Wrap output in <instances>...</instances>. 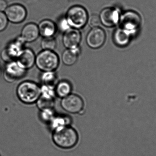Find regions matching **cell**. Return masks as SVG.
Instances as JSON below:
<instances>
[{"label": "cell", "instance_id": "cell-1", "mask_svg": "<svg viewBox=\"0 0 156 156\" xmlns=\"http://www.w3.org/2000/svg\"><path fill=\"white\" fill-rule=\"evenodd\" d=\"M52 139L58 148L68 150L76 146L80 136L77 130L70 125L52 132Z\"/></svg>", "mask_w": 156, "mask_h": 156}, {"label": "cell", "instance_id": "cell-2", "mask_svg": "<svg viewBox=\"0 0 156 156\" xmlns=\"http://www.w3.org/2000/svg\"><path fill=\"white\" fill-rule=\"evenodd\" d=\"M41 94V87L35 82L29 81L21 82L16 89L17 97L24 104L36 103Z\"/></svg>", "mask_w": 156, "mask_h": 156}, {"label": "cell", "instance_id": "cell-3", "mask_svg": "<svg viewBox=\"0 0 156 156\" xmlns=\"http://www.w3.org/2000/svg\"><path fill=\"white\" fill-rule=\"evenodd\" d=\"M59 60L56 53L52 50H43L36 56L37 67L43 72L55 71L59 65Z\"/></svg>", "mask_w": 156, "mask_h": 156}, {"label": "cell", "instance_id": "cell-4", "mask_svg": "<svg viewBox=\"0 0 156 156\" xmlns=\"http://www.w3.org/2000/svg\"><path fill=\"white\" fill-rule=\"evenodd\" d=\"M88 17V13L84 7L76 5L69 9L66 18L70 27L79 29L85 26Z\"/></svg>", "mask_w": 156, "mask_h": 156}, {"label": "cell", "instance_id": "cell-5", "mask_svg": "<svg viewBox=\"0 0 156 156\" xmlns=\"http://www.w3.org/2000/svg\"><path fill=\"white\" fill-rule=\"evenodd\" d=\"M60 105L64 111L70 114H81L85 108V103L82 97L72 93L62 99Z\"/></svg>", "mask_w": 156, "mask_h": 156}, {"label": "cell", "instance_id": "cell-6", "mask_svg": "<svg viewBox=\"0 0 156 156\" xmlns=\"http://www.w3.org/2000/svg\"><path fill=\"white\" fill-rule=\"evenodd\" d=\"M25 43V42L20 36L9 43L1 54L3 61L7 63L16 60L17 57L24 49Z\"/></svg>", "mask_w": 156, "mask_h": 156}, {"label": "cell", "instance_id": "cell-7", "mask_svg": "<svg viewBox=\"0 0 156 156\" xmlns=\"http://www.w3.org/2000/svg\"><path fill=\"white\" fill-rule=\"evenodd\" d=\"M27 70L22 67L16 60L7 62L4 71V78L7 82L12 83L23 78Z\"/></svg>", "mask_w": 156, "mask_h": 156}, {"label": "cell", "instance_id": "cell-8", "mask_svg": "<svg viewBox=\"0 0 156 156\" xmlns=\"http://www.w3.org/2000/svg\"><path fill=\"white\" fill-rule=\"evenodd\" d=\"M4 13L8 21L15 24H20L23 22L27 15L25 7L18 3L8 5Z\"/></svg>", "mask_w": 156, "mask_h": 156}, {"label": "cell", "instance_id": "cell-9", "mask_svg": "<svg viewBox=\"0 0 156 156\" xmlns=\"http://www.w3.org/2000/svg\"><path fill=\"white\" fill-rule=\"evenodd\" d=\"M106 34L102 28L96 27L92 28L87 34L86 42L89 47L97 49L102 46L105 42Z\"/></svg>", "mask_w": 156, "mask_h": 156}, {"label": "cell", "instance_id": "cell-10", "mask_svg": "<svg viewBox=\"0 0 156 156\" xmlns=\"http://www.w3.org/2000/svg\"><path fill=\"white\" fill-rule=\"evenodd\" d=\"M99 16L101 24L107 27L115 26L119 20L118 11L112 7H107L103 9Z\"/></svg>", "mask_w": 156, "mask_h": 156}, {"label": "cell", "instance_id": "cell-11", "mask_svg": "<svg viewBox=\"0 0 156 156\" xmlns=\"http://www.w3.org/2000/svg\"><path fill=\"white\" fill-rule=\"evenodd\" d=\"M81 40V35L79 30L71 28L64 32L63 43L67 49H75L79 47Z\"/></svg>", "mask_w": 156, "mask_h": 156}, {"label": "cell", "instance_id": "cell-12", "mask_svg": "<svg viewBox=\"0 0 156 156\" xmlns=\"http://www.w3.org/2000/svg\"><path fill=\"white\" fill-rule=\"evenodd\" d=\"M35 59L34 53L32 49L24 48L17 57L16 60L22 67L27 70L34 65Z\"/></svg>", "mask_w": 156, "mask_h": 156}, {"label": "cell", "instance_id": "cell-13", "mask_svg": "<svg viewBox=\"0 0 156 156\" xmlns=\"http://www.w3.org/2000/svg\"><path fill=\"white\" fill-rule=\"evenodd\" d=\"M121 25L122 28L127 31L136 28L140 24V17L134 12H126L121 18Z\"/></svg>", "mask_w": 156, "mask_h": 156}, {"label": "cell", "instance_id": "cell-14", "mask_svg": "<svg viewBox=\"0 0 156 156\" xmlns=\"http://www.w3.org/2000/svg\"><path fill=\"white\" fill-rule=\"evenodd\" d=\"M38 26L34 23H28L23 27L20 37L25 43L34 42L39 35Z\"/></svg>", "mask_w": 156, "mask_h": 156}, {"label": "cell", "instance_id": "cell-15", "mask_svg": "<svg viewBox=\"0 0 156 156\" xmlns=\"http://www.w3.org/2000/svg\"><path fill=\"white\" fill-rule=\"evenodd\" d=\"M72 121V118L69 115L56 114L48 125L52 132H54L66 126H70Z\"/></svg>", "mask_w": 156, "mask_h": 156}, {"label": "cell", "instance_id": "cell-16", "mask_svg": "<svg viewBox=\"0 0 156 156\" xmlns=\"http://www.w3.org/2000/svg\"><path fill=\"white\" fill-rule=\"evenodd\" d=\"M37 26L39 34L44 38L54 36L57 30L56 25L53 21L48 19L43 20Z\"/></svg>", "mask_w": 156, "mask_h": 156}, {"label": "cell", "instance_id": "cell-17", "mask_svg": "<svg viewBox=\"0 0 156 156\" xmlns=\"http://www.w3.org/2000/svg\"><path fill=\"white\" fill-rule=\"evenodd\" d=\"M80 53L79 47L75 49H67L62 54V61L66 66H72L77 61Z\"/></svg>", "mask_w": 156, "mask_h": 156}, {"label": "cell", "instance_id": "cell-18", "mask_svg": "<svg viewBox=\"0 0 156 156\" xmlns=\"http://www.w3.org/2000/svg\"><path fill=\"white\" fill-rule=\"evenodd\" d=\"M55 89L56 96L63 99L71 94L72 87L69 82L62 80L56 84Z\"/></svg>", "mask_w": 156, "mask_h": 156}, {"label": "cell", "instance_id": "cell-19", "mask_svg": "<svg viewBox=\"0 0 156 156\" xmlns=\"http://www.w3.org/2000/svg\"><path fill=\"white\" fill-rule=\"evenodd\" d=\"M127 31L122 28H119L115 32L114 40L116 45L120 46L127 45L129 39Z\"/></svg>", "mask_w": 156, "mask_h": 156}, {"label": "cell", "instance_id": "cell-20", "mask_svg": "<svg viewBox=\"0 0 156 156\" xmlns=\"http://www.w3.org/2000/svg\"><path fill=\"white\" fill-rule=\"evenodd\" d=\"M56 114L54 108H46L40 110L39 117L42 122L49 124Z\"/></svg>", "mask_w": 156, "mask_h": 156}, {"label": "cell", "instance_id": "cell-21", "mask_svg": "<svg viewBox=\"0 0 156 156\" xmlns=\"http://www.w3.org/2000/svg\"><path fill=\"white\" fill-rule=\"evenodd\" d=\"M57 75L55 71L43 72L41 80L43 85L55 86L57 82Z\"/></svg>", "mask_w": 156, "mask_h": 156}, {"label": "cell", "instance_id": "cell-22", "mask_svg": "<svg viewBox=\"0 0 156 156\" xmlns=\"http://www.w3.org/2000/svg\"><path fill=\"white\" fill-rule=\"evenodd\" d=\"M57 42L53 37L44 38L41 43V48L43 50L53 51L56 47Z\"/></svg>", "mask_w": 156, "mask_h": 156}, {"label": "cell", "instance_id": "cell-23", "mask_svg": "<svg viewBox=\"0 0 156 156\" xmlns=\"http://www.w3.org/2000/svg\"><path fill=\"white\" fill-rule=\"evenodd\" d=\"M87 23H88L89 25L91 28L99 27L101 24L99 16L95 14L91 15L90 17H88Z\"/></svg>", "mask_w": 156, "mask_h": 156}, {"label": "cell", "instance_id": "cell-24", "mask_svg": "<svg viewBox=\"0 0 156 156\" xmlns=\"http://www.w3.org/2000/svg\"><path fill=\"white\" fill-rule=\"evenodd\" d=\"M57 28H59V30L62 32H65L69 28H71L66 18H62L58 22V24L57 26Z\"/></svg>", "mask_w": 156, "mask_h": 156}, {"label": "cell", "instance_id": "cell-25", "mask_svg": "<svg viewBox=\"0 0 156 156\" xmlns=\"http://www.w3.org/2000/svg\"><path fill=\"white\" fill-rule=\"evenodd\" d=\"M8 19L4 12H0V32L6 28L8 23Z\"/></svg>", "mask_w": 156, "mask_h": 156}, {"label": "cell", "instance_id": "cell-26", "mask_svg": "<svg viewBox=\"0 0 156 156\" xmlns=\"http://www.w3.org/2000/svg\"><path fill=\"white\" fill-rule=\"evenodd\" d=\"M8 6L6 0H0V12H4Z\"/></svg>", "mask_w": 156, "mask_h": 156}, {"label": "cell", "instance_id": "cell-27", "mask_svg": "<svg viewBox=\"0 0 156 156\" xmlns=\"http://www.w3.org/2000/svg\"><path fill=\"white\" fill-rule=\"evenodd\" d=\"M2 67L0 66V77L2 75Z\"/></svg>", "mask_w": 156, "mask_h": 156}]
</instances>
